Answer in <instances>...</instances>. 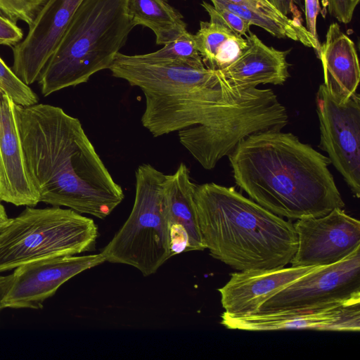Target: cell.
<instances>
[{"instance_id": "obj_17", "label": "cell", "mask_w": 360, "mask_h": 360, "mask_svg": "<svg viewBox=\"0 0 360 360\" xmlns=\"http://www.w3.org/2000/svg\"><path fill=\"white\" fill-rule=\"evenodd\" d=\"M245 35L248 46L231 64L219 70L233 86L240 89L259 84H283L289 77L290 51H281L264 44L255 34Z\"/></svg>"}, {"instance_id": "obj_14", "label": "cell", "mask_w": 360, "mask_h": 360, "mask_svg": "<svg viewBox=\"0 0 360 360\" xmlns=\"http://www.w3.org/2000/svg\"><path fill=\"white\" fill-rule=\"evenodd\" d=\"M0 201L28 207L39 202L26 169L15 103L1 89Z\"/></svg>"}, {"instance_id": "obj_22", "label": "cell", "mask_w": 360, "mask_h": 360, "mask_svg": "<svg viewBox=\"0 0 360 360\" xmlns=\"http://www.w3.org/2000/svg\"><path fill=\"white\" fill-rule=\"evenodd\" d=\"M132 61L150 64L186 63L202 68L205 66L196 48L194 36L186 32L176 40L168 43L155 52L127 55Z\"/></svg>"}, {"instance_id": "obj_11", "label": "cell", "mask_w": 360, "mask_h": 360, "mask_svg": "<svg viewBox=\"0 0 360 360\" xmlns=\"http://www.w3.org/2000/svg\"><path fill=\"white\" fill-rule=\"evenodd\" d=\"M102 254L66 255L40 259L15 268L2 300L4 308L40 309L66 281L103 262Z\"/></svg>"}, {"instance_id": "obj_18", "label": "cell", "mask_w": 360, "mask_h": 360, "mask_svg": "<svg viewBox=\"0 0 360 360\" xmlns=\"http://www.w3.org/2000/svg\"><path fill=\"white\" fill-rule=\"evenodd\" d=\"M319 58L323 69V84L339 102H346L356 93L360 67L354 41L338 23L329 25Z\"/></svg>"}, {"instance_id": "obj_4", "label": "cell", "mask_w": 360, "mask_h": 360, "mask_svg": "<svg viewBox=\"0 0 360 360\" xmlns=\"http://www.w3.org/2000/svg\"><path fill=\"white\" fill-rule=\"evenodd\" d=\"M220 73V72H219ZM219 82L169 94L143 93V126L154 137L179 131L190 152L220 156L232 151L250 133L255 109L249 89Z\"/></svg>"}, {"instance_id": "obj_8", "label": "cell", "mask_w": 360, "mask_h": 360, "mask_svg": "<svg viewBox=\"0 0 360 360\" xmlns=\"http://www.w3.org/2000/svg\"><path fill=\"white\" fill-rule=\"evenodd\" d=\"M356 302H360V247L342 260L297 279L257 312L319 310Z\"/></svg>"}, {"instance_id": "obj_30", "label": "cell", "mask_w": 360, "mask_h": 360, "mask_svg": "<svg viewBox=\"0 0 360 360\" xmlns=\"http://www.w3.org/2000/svg\"><path fill=\"white\" fill-rule=\"evenodd\" d=\"M10 221H11L10 218L5 219V220H0V234L9 224Z\"/></svg>"}, {"instance_id": "obj_19", "label": "cell", "mask_w": 360, "mask_h": 360, "mask_svg": "<svg viewBox=\"0 0 360 360\" xmlns=\"http://www.w3.org/2000/svg\"><path fill=\"white\" fill-rule=\"evenodd\" d=\"M193 34L196 48L205 68L220 70L234 61L248 47L246 38L237 34L220 19L209 14Z\"/></svg>"}, {"instance_id": "obj_27", "label": "cell", "mask_w": 360, "mask_h": 360, "mask_svg": "<svg viewBox=\"0 0 360 360\" xmlns=\"http://www.w3.org/2000/svg\"><path fill=\"white\" fill-rule=\"evenodd\" d=\"M22 37L23 32L16 22L0 13V45L14 46Z\"/></svg>"}, {"instance_id": "obj_23", "label": "cell", "mask_w": 360, "mask_h": 360, "mask_svg": "<svg viewBox=\"0 0 360 360\" xmlns=\"http://www.w3.org/2000/svg\"><path fill=\"white\" fill-rule=\"evenodd\" d=\"M0 89L15 104L30 106L38 103L37 94L14 73L0 57Z\"/></svg>"}, {"instance_id": "obj_26", "label": "cell", "mask_w": 360, "mask_h": 360, "mask_svg": "<svg viewBox=\"0 0 360 360\" xmlns=\"http://www.w3.org/2000/svg\"><path fill=\"white\" fill-rule=\"evenodd\" d=\"M359 0H327L330 15L339 22L347 24L351 22Z\"/></svg>"}, {"instance_id": "obj_6", "label": "cell", "mask_w": 360, "mask_h": 360, "mask_svg": "<svg viewBox=\"0 0 360 360\" xmlns=\"http://www.w3.org/2000/svg\"><path fill=\"white\" fill-rule=\"evenodd\" d=\"M98 227L71 209L27 207L0 234V273L32 262L94 250Z\"/></svg>"}, {"instance_id": "obj_29", "label": "cell", "mask_w": 360, "mask_h": 360, "mask_svg": "<svg viewBox=\"0 0 360 360\" xmlns=\"http://www.w3.org/2000/svg\"><path fill=\"white\" fill-rule=\"evenodd\" d=\"M278 11L282 14L287 15L290 13H292L295 18H300L297 17L299 11H297V8L295 5V0H268ZM300 15V14H299Z\"/></svg>"}, {"instance_id": "obj_9", "label": "cell", "mask_w": 360, "mask_h": 360, "mask_svg": "<svg viewBox=\"0 0 360 360\" xmlns=\"http://www.w3.org/2000/svg\"><path fill=\"white\" fill-rule=\"evenodd\" d=\"M321 149L342 175L353 195L360 197V97L339 102L323 83L316 96Z\"/></svg>"}, {"instance_id": "obj_5", "label": "cell", "mask_w": 360, "mask_h": 360, "mask_svg": "<svg viewBox=\"0 0 360 360\" xmlns=\"http://www.w3.org/2000/svg\"><path fill=\"white\" fill-rule=\"evenodd\" d=\"M134 27L129 0H82L39 76L43 96L109 69Z\"/></svg>"}, {"instance_id": "obj_15", "label": "cell", "mask_w": 360, "mask_h": 360, "mask_svg": "<svg viewBox=\"0 0 360 360\" xmlns=\"http://www.w3.org/2000/svg\"><path fill=\"white\" fill-rule=\"evenodd\" d=\"M321 266L238 271L218 289L224 311L234 316L253 314L269 299Z\"/></svg>"}, {"instance_id": "obj_13", "label": "cell", "mask_w": 360, "mask_h": 360, "mask_svg": "<svg viewBox=\"0 0 360 360\" xmlns=\"http://www.w3.org/2000/svg\"><path fill=\"white\" fill-rule=\"evenodd\" d=\"M221 324L229 329L267 331L288 329L359 332L360 302L319 310L290 309L234 316L225 311Z\"/></svg>"}, {"instance_id": "obj_25", "label": "cell", "mask_w": 360, "mask_h": 360, "mask_svg": "<svg viewBox=\"0 0 360 360\" xmlns=\"http://www.w3.org/2000/svg\"><path fill=\"white\" fill-rule=\"evenodd\" d=\"M201 6L208 14H212L217 17L239 35L245 36L246 33L250 31L251 25L248 22L227 9L221 6H212L206 1H202Z\"/></svg>"}, {"instance_id": "obj_12", "label": "cell", "mask_w": 360, "mask_h": 360, "mask_svg": "<svg viewBox=\"0 0 360 360\" xmlns=\"http://www.w3.org/2000/svg\"><path fill=\"white\" fill-rule=\"evenodd\" d=\"M82 0H47L26 37L13 48L12 70L25 84L37 82Z\"/></svg>"}, {"instance_id": "obj_21", "label": "cell", "mask_w": 360, "mask_h": 360, "mask_svg": "<svg viewBox=\"0 0 360 360\" xmlns=\"http://www.w3.org/2000/svg\"><path fill=\"white\" fill-rule=\"evenodd\" d=\"M212 6H221L248 22L258 26L277 38H288L313 48L319 58L321 44L319 40L302 24L300 18H289L283 14L272 13L251 8L227 0H210Z\"/></svg>"}, {"instance_id": "obj_3", "label": "cell", "mask_w": 360, "mask_h": 360, "mask_svg": "<svg viewBox=\"0 0 360 360\" xmlns=\"http://www.w3.org/2000/svg\"><path fill=\"white\" fill-rule=\"evenodd\" d=\"M200 233L210 255L237 271L280 269L290 264L297 245L290 221L278 217L234 187L196 185Z\"/></svg>"}, {"instance_id": "obj_2", "label": "cell", "mask_w": 360, "mask_h": 360, "mask_svg": "<svg viewBox=\"0 0 360 360\" xmlns=\"http://www.w3.org/2000/svg\"><path fill=\"white\" fill-rule=\"evenodd\" d=\"M228 156L237 186L278 217H319L345 207L329 158L292 133L250 135Z\"/></svg>"}, {"instance_id": "obj_20", "label": "cell", "mask_w": 360, "mask_h": 360, "mask_svg": "<svg viewBox=\"0 0 360 360\" xmlns=\"http://www.w3.org/2000/svg\"><path fill=\"white\" fill-rule=\"evenodd\" d=\"M129 11L134 26L150 29L157 44L165 45L188 32L183 15L166 0H129Z\"/></svg>"}, {"instance_id": "obj_7", "label": "cell", "mask_w": 360, "mask_h": 360, "mask_svg": "<svg viewBox=\"0 0 360 360\" xmlns=\"http://www.w3.org/2000/svg\"><path fill=\"white\" fill-rule=\"evenodd\" d=\"M166 179V174L149 164L138 167L132 210L101 250L105 262L131 266L148 276L172 257L165 195Z\"/></svg>"}, {"instance_id": "obj_10", "label": "cell", "mask_w": 360, "mask_h": 360, "mask_svg": "<svg viewBox=\"0 0 360 360\" xmlns=\"http://www.w3.org/2000/svg\"><path fill=\"white\" fill-rule=\"evenodd\" d=\"M297 240L291 266H327L360 247V221L343 208L326 215L297 219L293 224Z\"/></svg>"}, {"instance_id": "obj_1", "label": "cell", "mask_w": 360, "mask_h": 360, "mask_svg": "<svg viewBox=\"0 0 360 360\" xmlns=\"http://www.w3.org/2000/svg\"><path fill=\"white\" fill-rule=\"evenodd\" d=\"M27 172L39 202L103 219L122 202L80 121L62 108L15 104Z\"/></svg>"}, {"instance_id": "obj_24", "label": "cell", "mask_w": 360, "mask_h": 360, "mask_svg": "<svg viewBox=\"0 0 360 360\" xmlns=\"http://www.w3.org/2000/svg\"><path fill=\"white\" fill-rule=\"evenodd\" d=\"M47 0H0V13L17 22L31 26Z\"/></svg>"}, {"instance_id": "obj_16", "label": "cell", "mask_w": 360, "mask_h": 360, "mask_svg": "<svg viewBox=\"0 0 360 360\" xmlns=\"http://www.w3.org/2000/svg\"><path fill=\"white\" fill-rule=\"evenodd\" d=\"M196 185L186 165L181 162L176 172L167 175L165 195L169 222L172 255L206 249L200 230L195 202Z\"/></svg>"}, {"instance_id": "obj_31", "label": "cell", "mask_w": 360, "mask_h": 360, "mask_svg": "<svg viewBox=\"0 0 360 360\" xmlns=\"http://www.w3.org/2000/svg\"><path fill=\"white\" fill-rule=\"evenodd\" d=\"M8 219L4 207L0 202V220Z\"/></svg>"}, {"instance_id": "obj_28", "label": "cell", "mask_w": 360, "mask_h": 360, "mask_svg": "<svg viewBox=\"0 0 360 360\" xmlns=\"http://www.w3.org/2000/svg\"><path fill=\"white\" fill-rule=\"evenodd\" d=\"M304 6L306 19L305 27L316 39L319 40L316 31V19L321 11L319 0H304Z\"/></svg>"}]
</instances>
